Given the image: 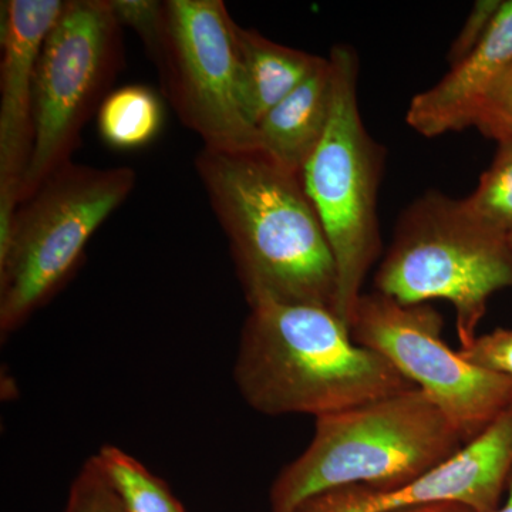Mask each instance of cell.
I'll use <instances>...</instances> for the list:
<instances>
[{"label":"cell","mask_w":512,"mask_h":512,"mask_svg":"<svg viewBox=\"0 0 512 512\" xmlns=\"http://www.w3.org/2000/svg\"><path fill=\"white\" fill-rule=\"evenodd\" d=\"M234 30L242 101L256 127L269 110L311 76L323 57L279 45L238 23Z\"/></svg>","instance_id":"obj_14"},{"label":"cell","mask_w":512,"mask_h":512,"mask_svg":"<svg viewBox=\"0 0 512 512\" xmlns=\"http://www.w3.org/2000/svg\"><path fill=\"white\" fill-rule=\"evenodd\" d=\"M235 20L222 0H165L163 46L154 64L185 127L215 151H259L242 101Z\"/></svg>","instance_id":"obj_8"},{"label":"cell","mask_w":512,"mask_h":512,"mask_svg":"<svg viewBox=\"0 0 512 512\" xmlns=\"http://www.w3.org/2000/svg\"><path fill=\"white\" fill-rule=\"evenodd\" d=\"M66 2L8 0L0 19V183L22 185L35 140L37 60Z\"/></svg>","instance_id":"obj_11"},{"label":"cell","mask_w":512,"mask_h":512,"mask_svg":"<svg viewBox=\"0 0 512 512\" xmlns=\"http://www.w3.org/2000/svg\"><path fill=\"white\" fill-rule=\"evenodd\" d=\"M464 204L480 224L497 234L512 235V143L498 144L493 163L481 175Z\"/></svg>","instance_id":"obj_17"},{"label":"cell","mask_w":512,"mask_h":512,"mask_svg":"<svg viewBox=\"0 0 512 512\" xmlns=\"http://www.w3.org/2000/svg\"><path fill=\"white\" fill-rule=\"evenodd\" d=\"M443 318L429 303L403 305L363 293L350 336L375 350L443 410L466 443L512 406V379L471 365L444 342Z\"/></svg>","instance_id":"obj_9"},{"label":"cell","mask_w":512,"mask_h":512,"mask_svg":"<svg viewBox=\"0 0 512 512\" xmlns=\"http://www.w3.org/2000/svg\"><path fill=\"white\" fill-rule=\"evenodd\" d=\"M234 380L255 412L315 419L416 389L389 360L356 345L335 312L271 301L249 306Z\"/></svg>","instance_id":"obj_2"},{"label":"cell","mask_w":512,"mask_h":512,"mask_svg":"<svg viewBox=\"0 0 512 512\" xmlns=\"http://www.w3.org/2000/svg\"><path fill=\"white\" fill-rule=\"evenodd\" d=\"M504 109H512V67L510 70H508V73L505 74L503 79L495 84V87L493 90H491V93L488 94L480 116L484 113V111ZM474 126H476V124H474Z\"/></svg>","instance_id":"obj_23"},{"label":"cell","mask_w":512,"mask_h":512,"mask_svg":"<svg viewBox=\"0 0 512 512\" xmlns=\"http://www.w3.org/2000/svg\"><path fill=\"white\" fill-rule=\"evenodd\" d=\"M195 170L227 235L248 306L271 301L335 312V259L302 175L262 151L204 147Z\"/></svg>","instance_id":"obj_1"},{"label":"cell","mask_w":512,"mask_h":512,"mask_svg":"<svg viewBox=\"0 0 512 512\" xmlns=\"http://www.w3.org/2000/svg\"><path fill=\"white\" fill-rule=\"evenodd\" d=\"M160 97L143 84H128L113 90L97 113V126L104 143L119 150L147 146L163 127Z\"/></svg>","instance_id":"obj_15"},{"label":"cell","mask_w":512,"mask_h":512,"mask_svg":"<svg viewBox=\"0 0 512 512\" xmlns=\"http://www.w3.org/2000/svg\"><path fill=\"white\" fill-rule=\"evenodd\" d=\"M394 512H474L470 507L457 503H440L423 505V507L406 508V510Z\"/></svg>","instance_id":"obj_24"},{"label":"cell","mask_w":512,"mask_h":512,"mask_svg":"<svg viewBox=\"0 0 512 512\" xmlns=\"http://www.w3.org/2000/svg\"><path fill=\"white\" fill-rule=\"evenodd\" d=\"M64 512H127L93 457L87 458L70 485Z\"/></svg>","instance_id":"obj_19"},{"label":"cell","mask_w":512,"mask_h":512,"mask_svg":"<svg viewBox=\"0 0 512 512\" xmlns=\"http://www.w3.org/2000/svg\"><path fill=\"white\" fill-rule=\"evenodd\" d=\"M474 127L498 144L512 143V109L484 111Z\"/></svg>","instance_id":"obj_22"},{"label":"cell","mask_w":512,"mask_h":512,"mask_svg":"<svg viewBox=\"0 0 512 512\" xmlns=\"http://www.w3.org/2000/svg\"><path fill=\"white\" fill-rule=\"evenodd\" d=\"M512 471V406L433 470L392 490L349 485L316 495L293 512H394L440 503L474 512L500 507Z\"/></svg>","instance_id":"obj_10"},{"label":"cell","mask_w":512,"mask_h":512,"mask_svg":"<svg viewBox=\"0 0 512 512\" xmlns=\"http://www.w3.org/2000/svg\"><path fill=\"white\" fill-rule=\"evenodd\" d=\"M329 59L335 72L332 116L325 137L303 168L302 181L335 259V313L350 329L366 276L382 252L377 194L386 151L370 136L360 114L355 49L335 46Z\"/></svg>","instance_id":"obj_6"},{"label":"cell","mask_w":512,"mask_h":512,"mask_svg":"<svg viewBox=\"0 0 512 512\" xmlns=\"http://www.w3.org/2000/svg\"><path fill=\"white\" fill-rule=\"evenodd\" d=\"M130 167L69 163L20 202L0 264V336L8 338L74 275L97 229L136 187Z\"/></svg>","instance_id":"obj_5"},{"label":"cell","mask_w":512,"mask_h":512,"mask_svg":"<svg viewBox=\"0 0 512 512\" xmlns=\"http://www.w3.org/2000/svg\"><path fill=\"white\" fill-rule=\"evenodd\" d=\"M466 440L420 389L318 417L301 456L269 491L271 512H293L316 495L349 485L392 490L446 463Z\"/></svg>","instance_id":"obj_3"},{"label":"cell","mask_w":512,"mask_h":512,"mask_svg":"<svg viewBox=\"0 0 512 512\" xmlns=\"http://www.w3.org/2000/svg\"><path fill=\"white\" fill-rule=\"evenodd\" d=\"M333 99L335 72L329 57H323L311 76L256 124L259 151L302 175L328 130Z\"/></svg>","instance_id":"obj_13"},{"label":"cell","mask_w":512,"mask_h":512,"mask_svg":"<svg viewBox=\"0 0 512 512\" xmlns=\"http://www.w3.org/2000/svg\"><path fill=\"white\" fill-rule=\"evenodd\" d=\"M508 242H510V247L512 248V235L510 238H508Z\"/></svg>","instance_id":"obj_26"},{"label":"cell","mask_w":512,"mask_h":512,"mask_svg":"<svg viewBox=\"0 0 512 512\" xmlns=\"http://www.w3.org/2000/svg\"><path fill=\"white\" fill-rule=\"evenodd\" d=\"M121 28L133 29L156 62L163 46L165 2L158 0H109Z\"/></svg>","instance_id":"obj_18"},{"label":"cell","mask_w":512,"mask_h":512,"mask_svg":"<svg viewBox=\"0 0 512 512\" xmlns=\"http://www.w3.org/2000/svg\"><path fill=\"white\" fill-rule=\"evenodd\" d=\"M503 3L501 0H478L474 3L463 29L460 30L451 45L450 53H448L450 66L460 63L464 57L470 55L480 45L481 40L493 25L495 16L500 12Z\"/></svg>","instance_id":"obj_21"},{"label":"cell","mask_w":512,"mask_h":512,"mask_svg":"<svg viewBox=\"0 0 512 512\" xmlns=\"http://www.w3.org/2000/svg\"><path fill=\"white\" fill-rule=\"evenodd\" d=\"M375 285L403 305L453 303L464 348L477 338L488 299L512 288V248L507 238L480 224L464 200L429 191L397 221Z\"/></svg>","instance_id":"obj_4"},{"label":"cell","mask_w":512,"mask_h":512,"mask_svg":"<svg viewBox=\"0 0 512 512\" xmlns=\"http://www.w3.org/2000/svg\"><path fill=\"white\" fill-rule=\"evenodd\" d=\"M512 67V0H507L480 45L451 66L436 86L413 97L406 121L424 137L474 127L488 94Z\"/></svg>","instance_id":"obj_12"},{"label":"cell","mask_w":512,"mask_h":512,"mask_svg":"<svg viewBox=\"0 0 512 512\" xmlns=\"http://www.w3.org/2000/svg\"><path fill=\"white\" fill-rule=\"evenodd\" d=\"M92 457L127 512H187L168 484L123 448L104 444Z\"/></svg>","instance_id":"obj_16"},{"label":"cell","mask_w":512,"mask_h":512,"mask_svg":"<svg viewBox=\"0 0 512 512\" xmlns=\"http://www.w3.org/2000/svg\"><path fill=\"white\" fill-rule=\"evenodd\" d=\"M457 352L478 369L512 379V329L498 328L477 336Z\"/></svg>","instance_id":"obj_20"},{"label":"cell","mask_w":512,"mask_h":512,"mask_svg":"<svg viewBox=\"0 0 512 512\" xmlns=\"http://www.w3.org/2000/svg\"><path fill=\"white\" fill-rule=\"evenodd\" d=\"M493 512H512V471L510 480H508L507 484V500H505V503L500 505V507H498L497 510H494Z\"/></svg>","instance_id":"obj_25"},{"label":"cell","mask_w":512,"mask_h":512,"mask_svg":"<svg viewBox=\"0 0 512 512\" xmlns=\"http://www.w3.org/2000/svg\"><path fill=\"white\" fill-rule=\"evenodd\" d=\"M109 0H67L37 60L32 156L20 185L25 201L64 165L124 63L123 33Z\"/></svg>","instance_id":"obj_7"}]
</instances>
